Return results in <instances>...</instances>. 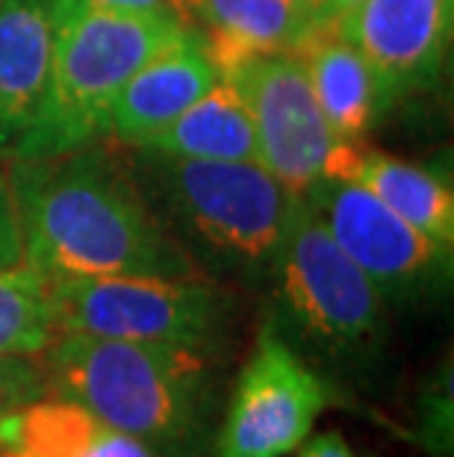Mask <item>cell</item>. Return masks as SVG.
I'll use <instances>...</instances> for the list:
<instances>
[{
  "mask_svg": "<svg viewBox=\"0 0 454 457\" xmlns=\"http://www.w3.org/2000/svg\"><path fill=\"white\" fill-rule=\"evenodd\" d=\"M219 77L254 54H293L316 24L293 0H186Z\"/></svg>",
  "mask_w": 454,
  "mask_h": 457,
  "instance_id": "cell-16",
  "label": "cell"
},
{
  "mask_svg": "<svg viewBox=\"0 0 454 457\" xmlns=\"http://www.w3.org/2000/svg\"><path fill=\"white\" fill-rule=\"evenodd\" d=\"M245 101L257 133V162L289 192L304 195L322 178L334 145L295 54H254L221 74Z\"/></svg>",
  "mask_w": 454,
  "mask_h": 457,
  "instance_id": "cell-9",
  "label": "cell"
},
{
  "mask_svg": "<svg viewBox=\"0 0 454 457\" xmlns=\"http://www.w3.org/2000/svg\"><path fill=\"white\" fill-rule=\"evenodd\" d=\"M136 148L180 160L257 162V133L239 92L227 80H219Z\"/></svg>",
  "mask_w": 454,
  "mask_h": 457,
  "instance_id": "cell-17",
  "label": "cell"
},
{
  "mask_svg": "<svg viewBox=\"0 0 454 457\" xmlns=\"http://www.w3.org/2000/svg\"><path fill=\"white\" fill-rule=\"evenodd\" d=\"M322 178L354 180L442 251L454 248V195L440 174L354 142H336Z\"/></svg>",
  "mask_w": 454,
  "mask_h": 457,
  "instance_id": "cell-12",
  "label": "cell"
},
{
  "mask_svg": "<svg viewBox=\"0 0 454 457\" xmlns=\"http://www.w3.org/2000/svg\"><path fill=\"white\" fill-rule=\"evenodd\" d=\"M54 47L42 110L9 160H36L95 145L110 133L124 83L195 24L162 12H128L89 0H51Z\"/></svg>",
  "mask_w": 454,
  "mask_h": 457,
  "instance_id": "cell-3",
  "label": "cell"
},
{
  "mask_svg": "<svg viewBox=\"0 0 454 457\" xmlns=\"http://www.w3.org/2000/svg\"><path fill=\"white\" fill-rule=\"evenodd\" d=\"M386 304L419 301L451 275V254L354 180L318 178L301 195Z\"/></svg>",
  "mask_w": 454,
  "mask_h": 457,
  "instance_id": "cell-8",
  "label": "cell"
},
{
  "mask_svg": "<svg viewBox=\"0 0 454 457\" xmlns=\"http://www.w3.org/2000/svg\"><path fill=\"white\" fill-rule=\"evenodd\" d=\"M354 4H360V0H331V15H327V18H336V15L349 12Z\"/></svg>",
  "mask_w": 454,
  "mask_h": 457,
  "instance_id": "cell-25",
  "label": "cell"
},
{
  "mask_svg": "<svg viewBox=\"0 0 454 457\" xmlns=\"http://www.w3.org/2000/svg\"><path fill=\"white\" fill-rule=\"evenodd\" d=\"M51 47V0H0V154L6 157L42 110Z\"/></svg>",
  "mask_w": 454,
  "mask_h": 457,
  "instance_id": "cell-13",
  "label": "cell"
},
{
  "mask_svg": "<svg viewBox=\"0 0 454 457\" xmlns=\"http://www.w3.org/2000/svg\"><path fill=\"white\" fill-rule=\"evenodd\" d=\"M454 0H360L336 15L340 33L363 54L384 98L417 92L440 77Z\"/></svg>",
  "mask_w": 454,
  "mask_h": 457,
  "instance_id": "cell-10",
  "label": "cell"
},
{
  "mask_svg": "<svg viewBox=\"0 0 454 457\" xmlns=\"http://www.w3.org/2000/svg\"><path fill=\"white\" fill-rule=\"evenodd\" d=\"M331 402L327 378L266 322L227 390L212 457L295 454Z\"/></svg>",
  "mask_w": 454,
  "mask_h": 457,
  "instance_id": "cell-7",
  "label": "cell"
},
{
  "mask_svg": "<svg viewBox=\"0 0 454 457\" xmlns=\"http://www.w3.org/2000/svg\"><path fill=\"white\" fill-rule=\"evenodd\" d=\"M60 334L51 275L27 260L0 269V354L38 357Z\"/></svg>",
  "mask_w": 454,
  "mask_h": 457,
  "instance_id": "cell-18",
  "label": "cell"
},
{
  "mask_svg": "<svg viewBox=\"0 0 454 457\" xmlns=\"http://www.w3.org/2000/svg\"><path fill=\"white\" fill-rule=\"evenodd\" d=\"M6 178L24 260L51 278L207 275L98 142L54 157L12 160Z\"/></svg>",
  "mask_w": 454,
  "mask_h": 457,
  "instance_id": "cell-1",
  "label": "cell"
},
{
  "mask_svg": "<svg viewBox=\"0 0 454 457\" xmlns=\"http://www.w3.org/2000/svg\"><path fill=\"white\" fill-rule=\"evenodd\" d=\"M266 284L272 287L268 325L318 375L325 366L349 372L378 354L386 301L304 198L295 204Z\"/></svg>",
  "mask_w": 454,
  "mask_h": 457,
  "instance_id": "cell-4",
  "label": "cell"
},
{
  "mask_svg": "<svg viewBox=\"0 0 454 457\" xmlns=\"http://www.w3.org/2000/svg\"><path fill=\"white\" fill-rule=\"evenodd\" d=\"M0 449L12 457H153L136 436L51 393L0 416Z\"/></svg>",
  "mask_w": 454,
  "mask_h": 457,
  "instance_id": "cell-15",
  "label": "cell"
},
{
  "mask_svg": "<svg viewBox=\"0 0 454 457\" xmlns=\"http://www.w3.org/2000/svg\"><path fill=\"white\" fill-rule=\"evenodd\" d=\"M413 440L428 457H454V407L449 363L431 378L419 395Z\"/></svg>",
  "mask_w": 454,
  "mask_h": 457,
  "instance_id": "cell-19",
  "label": "cell"
},
{
  "mask_svg": "<svg viewBox=\"0 0 454 457\" xmlns=\"http://www.w3.org/2000/svg\"><path fill=\"white\" fill-rule=\"evenodd\" d=\"M151 154V151H148ZM171 221L201 269L266 284L301 195L260 162H212L151 154Z\"/></svg>",
  "mask_w": 454,
  "mask_h": 457,
  "instance_id": "cell-5",
  "label": "cell"
},
{
  "mask_svg": "<svg viewBox=\"0 0 454 457\" xmlns=\"http://www.w3.org/2000/svg\"><path fill=\"white\" fill-rule=\"evenodd\" d=\"M45 375L36 357L0 354V416L45 395Z\"/></svg>",
  "mask_w": 454,
  "mask_h": 457,
  "instance_id": "cell-20",
  "label": "cell"
},
{
  "mask_svg": "<svg viewBox=\"0 0 454 457\" xmlns=\"http://www.w3.org/2000/svg\"><path fill=\"white\" fill-rule=\"evenodd\" d=\"M38 357L47 393L136 436L153 457H212L227 398L225 357L86 334H60Z\"/></svg>",
  "mask_w": 454,
  "mask_h": 457,
  "instance_id": "cell-2",
  "label": "cell"
},
{
  "mask_svg": "<svg viewBox=\"0 0 454 457\" xmlns=\"http://www.w3.org/2000/svg\"><path fill=\"white\" fill-rule=\"evenodd\" d=\"M293 4L301 6L313 21H322V18L331 15V0H293Z\"/></svg>",
  "mask_w": 454,
  "mask_h": 457,
  "instance_id": "cell-24",
  "label": "cell"
},
{
  "mask_svg": "<svg viewBox=\"0 0 454 457\" xmlns=\"http://www.w3.org/2000/svg\"><path fill=\"white\" fill-rule=\"evenodd\" d=\"M24 260L21 245V225H18V210L9 187L6 171H0V269H9Z\"/></svg>",
  "mask_w": 454,
  "mask_h": 457,
  "instance_id": "cell-21",
  "label": "cell"
},
{
  "mask_svg": "<svg viewBox=\"0 0 454 457\" xmlns=\"http://www.w3.org/2000/svg\"><path fill=\"white\" fill-rule=\"evenodd\" d=\"M0 457H12V454H6V452H4V449H0Z\"/></svg>",
  "mask_w": 454,
  "mask_h": 457,
  "instance_id": "cell-26",
  "label": "cell"
},
{
  "mask_svg": "<svg viewBox=\"0 0 454 457\" xmlns=\"http://www.w3.org/2000/svg\"><path fill=\"white\" fill-rule=\"evenodd\" d=\"M62 334L180 345L225 357L239 298L221 280L198 278H51Z\"/></svg>",
  "mask_w": 454,
  "mask_h": 457,
  "instance_id": "cell-6",
  "label": "cell"
},
{
  "mask_svg": "<svg viewBox=\"0 0 454 457\" xmlns=\"http://www.w3.org/2000/svg\"><path fill=\"white\" fill-rule=\"evenodd\" d=\"M89 4L110 6V9H128V12L177 15V18H183V21H189V4H186V0H89Z\"/></svg>",
  "mask_w": 454,
  "mask_h": 457,
  "instance_id": "cell-23",
  "label": "cell"
},
{
  "mask_svg": "<svg viewBox=\"0 0 454 457\" xmlns=\"http://www.w3.org/2000/svg\"><path fill=\"white\" fill-rule=\"evenodd\" d=\"M293 54L304 65L331 133L340 142L360 139L386 106L378 77L363 54L340 33L334 18L316 21Z\"/></svg>",
  "mask_w": 454,
  "mask_h": 457,
  "instance_id": "cell-14",
  "label": "cell"
},
{
  "mask_svg": "<svg viewBox=\"0 0 454 457\" xmlns=\"http://www.w3.org/2000/svg\"><path fill=\"white\" fill-rule=\"evenodd\" d=\"M221 80L204 51L198 27L183 42L151 56L124 83L110 110V133L119 142L142 145L151 133L175 121Z\"/></svg>",
  "mask_w": 454,
  "mask_h": 457,
  "instance_id": "cell-11",
  "label": "cell"
},
{
  "mask_svg": "<svg viewBox=\"0 0 454 457\" xmlns=\"http://www.w3.org/2000/svg\"><path fill=\"white\" fill-rule=\"evenodd\" d=\"M295 457H357V452L349 445V440L340 431H325L298 445Z\"/></svg>",
  "mask_w": 454,
  "mask_h": 457,
  "instance_id": "cell-22",
  "label": "cell"
}]
</instances>
